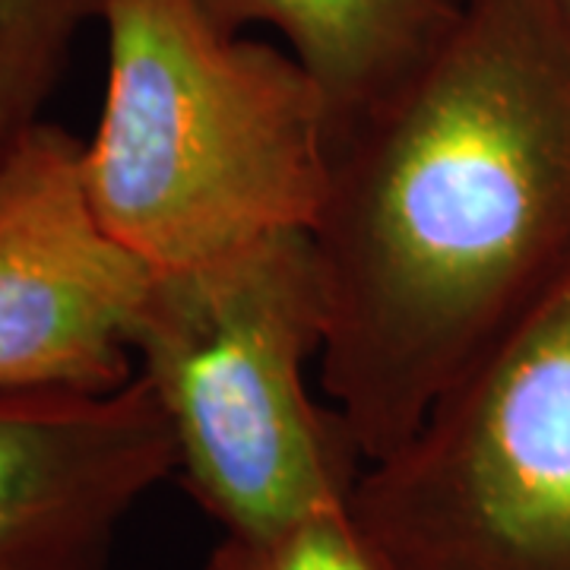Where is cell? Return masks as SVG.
I'll use <instances>...</instances> for the list:
<instances>
[{"instance_id":"obj_1","label":"cell","mask_w":570,"mask_h":570,"mask_svg":"<svg viewBox=\"0 0 570 570\" xmlns=\"http://www.w3.org/2000/svg\"><path fill=\"white\" fill-rule=\"evenodd\" d=\"M311 242L321 390L377 463L570 273L568 3L460 0L333 140Z\"/></svg>"},{"instance_id":"obj_2","label":"cell","mask_w":570,"mask_h":570,"mask_svg":"<svg viewBox=\"0 0 570 570\" xmlns=\"http://www.w3.org/2000/svg\"><path fill=\"white\" fill-rule=\"evenodd\" d=\"M99 22L108 80L82 181L118 245L165 273L311 232L333 118L288 48L228 32L204 0H102Z\"/></svg>"},{"instance_id":"obj_5","label":"cell","mask_w":570,"mask_h":570,"mask_svg":"<svg viewBox=\"0 0 570 570\" xmlns=\"http://www.w3.org/2000/svg\"><path fill=\"white\" fill-rule=\"evenodd\" d=\"M149 283L89 204L80 137L41 121L0 171V390L134 381Z\"/></svg>"},{"instance_id":"obj_7","label":"cell","mask_w":570,"mask_h":570,"mask_svg":"<svg viewBox=\"0 0 570 570\" xmlns=\"http://www.w3.org/2000/svg\"><path fill=\"white\" fill-rule=\"evenodd\" d=\"M228 32L266 26L321 82L333 140L425 61L460 0H204Z\"/></svg>"},{"instance_id":"obj_6","label":"cell","mask_w":570,"mask_h":570,"mask_svg":"<svg viewBox=\"0 0 570 570\" xmlns=\"http://www.w3.org/2000/svg\"><path fill=\"white\" fill-rule=\"evenodd\" d=\"M168 479L175 441L140 374L108 393L0 390V570H108Z\"/></svg>"},{"instance_id":"obj_8","label":"cell","mask_w":570,"mask_h":570,"mask_svg":"<svg viewBox=\"0 0 570 570\" xmlns=\"http://www.w3.org/2000/svg\"><path fill=\"white\" fill-rule=\"evenodd\" d=\"M102 0H0V171L45 118L73 41Z\"/></svg>"},{"instance_id":"obj_9","label":"cell","mask_w":570,"mask_h":570,"mask_svg":"<svg viewBox=\"0 0 570 570\" xmlns=\"http://www.w3.org/2000/svg\"><path fill=\"white\" fill-rule=\"evenodd\" d=\"M204 570H393L348 504L307 510L276 527L223 532Z\"/></svg>"},{"instance_id":"obj_4","label":"cell","mask_w":570,"mask_h":570,"mask_svg":"<svg viewBox=\"0 0 570 570\" xmlns=\"http://www.w3.org/2000/svg\"><path fill=\"white\" fill-rule=\"evenodd\" d=\"M352 510L393 570H570V273L367 463Z\"/></svg>"},{"instance_id":"obj_10","label":"cell","mask_w":570,"mask_h":570,"mask_svg":"<svg viewBox=\"0 0 570 570\" xmlns=\"http://www.w3.org/2000/svg\"><path fill=\"white\" fill-rule=\"evenodd\" d=\"M564 3H568V10H570V0H564Z\"/></svg>"},{"instance_id":"obj_3","label":"cell","mask_w":570,"mask_h":570,"mask_svg":"<svg viewBox=\"0 0 570 570\" xmlns=\"http://www.w3.org/2000/svg\"><path fill=\"white\" fill-rule=\"evenodd\" d=\"M324 340L311 232L153 273L134 362L171 431L175 479L223 532L355 498L365 453L343 412L307 387Z\"/></svg>"}]
</instances>
